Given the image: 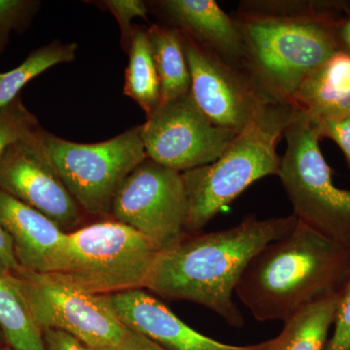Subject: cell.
<instances>
[{
    "label": "cell",
    "mask_w": 350,
    "mask_h": 350,
    "mask_svg": "<svg viewBox=\"0 0 350 350\" xmlns=\"http://www.w3.org/2000/svg\"><path fill=\"white\" fill-rule=\"evenodd\" d=\"M344 0H243L232 16L245 47L243 69L269 103L293 105L305 81L342 51Z\"/></svg>",
    "instance_id": "6da1fadb"
},
{
    "label": "cell",
    "mask_w": 350,
    "mask_h": 350,
    "mask_svg": "<svg viewBox=\"0 0 350 350\" xmlns=\"http://www.w3.org/2000/svg\"><path fill=\"white\" fill-rule=\"evenodd\" d=\"M298 219H258L213 232L187 234L157 258L144 288L174 301L206 306L227 324L241 328L243 313L232 300L237 285L253 257L267 244L293 231Z\"/></svg>",
    "instance_id": "7a4b0ae2"
},
{
    "label": "cell",
    "mask_w": 350,
    "mask_h": 350,
    "mask_svg": "<svg viewBox=\"0 0 350 350\" xmlns=\"http://www.w3.org/2000/svg\"><path fill=\"white\" fill-rule=\"evenodd\" d=\"M350 278V245L299 222L253 257L237 285L239 300L258 321L286 322L338 296Z\"/></svg>",
    "instance_id": "3957f363"
},
{
    "label": "cell",
    "mask_w": 350,
    "mask_h": 350,
    "mask_svg": "<svg viewBox=\"0 0 350 350\" xmlns=\"http://www.w3.org/2000/svg\"><path fill=\"white\" fill-rule=\"evenodd\" d=\"M299 109L268 103L215 162L182 172L187 198V234L200 232L254 182L280 174L278 145Z\"/></svg>",
    "instance_id": "277c9868"
},
{
    "label": "cell",
    "mask_w": 350,
    "mask_h": 350,
    "mask_svg": "<svg viewBox=\"0 0 350 350\" xmlns=\"http://www.w3.org/2000/svg\"><path fill=\"white\" fill-rule=\"evenodd\" d=\"M160 253L155 243L130 226L105 221L68 232L49 275L90 294L142 289Z\"/></svg>",
    "instance_id": "5b68a950"
},
{
    "label": "cell",
    "mask_w": 350,
    "mask_h": 350,
    "mask_svg": "<svg viewBox=\"0 0 350 350\" xmlns=\"http://www.w3.org/2000/svg\"><path fill=\"white\" fill-rule=\"evenodd\" d=\"M280 177L293 215L326 238L350 245V191L336 187L320 150L317 122L299 109L284 133Z\"/></svg>",
    "instance_id": "8992f818"
},
{
    "label": "cell",
    "mask_w": 350,
    "mask_h": 350,
    "mask_svg": "<svg viewBox=\"0 0 350 350\" xmlns=\"http://www.w3.org/2000/svg\"><path fill=\"white\" fill-rule=\"evenodd\" d=\"M55 169L84 213H111L113 199L129 174L147 159L140 126L105 142L78 144L43 130Z\"/></svg>",
    "instance_id": "52a82bcc"
},
{
    "label": "cell",
    "mask_w": 350,
    "mask_h": 350,
    "mask_svg": "<svg viewBox=\"0 0 350 350\" xmlns=\"http://www.w3.org/2000/svg\"><path fill=\"white\" fill-rule=\"evenodd\" d=\"M9 278L41 330L66 332L92 349H118L126 329L111 295L86 293L49 273L23 269Z\"/></svg>",
    "instance_id": "ba28073f"
},
{
    "label": "cell",
    "mask_w": 350,
    "mask_h": 350,
    "mask_svg": "<svg viewBox=\"0 0 350 350\" xmlns=\"http://www.w3.org/2000/svg\"><path fill=\"white\" fill-rule=\"evenodd\" d=\"M187 198L181 172L147 158L129 174L113 199L115 221L130 226L162 251L187 236Z\"/></svg>",
    "instance_id": "9c48e42d"
},
{
    "label": "cell",
    "mask_w": 350,
    "mask_h": 350,
    "mask_svg": "<svg viewBox=\"0 0 350 350\" xmlns=\"http://www.w3.org/2000/svg\"><path fill=\"white\" fill-rule=\"evenodd\" d=\"M140 133L147 158L181 174L215 162L238 135L211 123L190 94L159 105Z\"/></svg>",
    "instance_id": "30bf717a"
},
{
    "label": "cell",
    "mask_w": 350,
    "mask_h": 350,
    "mask_svg": "<svg viewBox=\"0 0 350 350\" xmlns=\"http://www.w3.org/2000/svg\"><path fill=\"white\" fill-rule=\"evenodd\" d=\"M42 133L39 126L7 149L0 160V189L71 232L77 230L84 211L51 162Z\"/></svg>",
    "instance_id": "8fae6325"
},
{
    "label": "cell",
    "mask_w": 350,
    "mask_h": 350,
    "mask_svg": "<svg viewBox=\"0 0 350 350\" xmlns=\"http://www.w3.org/2000/svg\"><path fill=\"white\" fill-rule=\"evenodd\" d=\"M181 34V33H180ZM191 75L190 96L214 125L241 133L267 100L250 76L181 34Z\"/></svg>",
    "instance_id": "7c38bea8"
},
{
    "label": "cell",
    "mask_w": 350,
    "mask_h": 350,
    "mask_svg": "<svg viewBox=\"0 0 350 350\" xmlns=\"http://www.w3.org/2000/svg\"><path fill=\"white\" fill-rule=\"evenodd\" d=\"M111 301L126 329L165 350H271L273 344V338L243 347L223 344L189 327L165 304L142 289L111 295Z\"/></svg>",
    "instance_id": "4fadbf2b"
},
{
    "label": "cell",
    "mask_w": 350,
    "mask_h": 350,
    "mask_svg": "<svg viewBox=\"0 0 350 350\" xmlns=\"http://www.w3.org/2000/svg\"><path fill=\"white\" fill-rule=\"evenodd\" d=\"M156 4L170 27L202 49L244 70L245 47L239 25L214 0H163Z\"/></svg>",
    "instance_id": "5bb4252c"
},
{
    "label": "cell",
    "mask_w": 350,
    "mask_h": 350,
    "mask_svg": "<svg viewBox=\"0 0 350 350\" xmlns=\"http://www.w3.org/2000/svg\"><path fill=\"white\" fill-rule=\"evenodd\" d=\"M0 225L12 239L21 269L33 273H52L66 245L68 232L1 189Z\"/></svg>",
    "instance_id": "9a60e30c"
},
{
    "label": "cell",
    "mask_w": 350,
    "mask_h": 350,
    "mask_svg": "<svg viewBox=\"0 0 350 350\" xmlns=\"http://www.w3.org/2000/svg\"><path fill=\"white\" fill-rule=\"evenodd\" d=\"M294 107L315 122L350 115V54L338 51L301 83Z\"/></svg>",
    "instance_id": "2e32d148"
},
{
    "label": "cell",
    "mask_w": 350,
    "mask_h": 350,
    "mask_svg": "<svg viewBox=\"0 0 350 350\" xmlns=\"http://www.w3.org/2000/svg\"><path fill=\"white\" fill-rule=\"evenodd\" d=\"M161 84V103L190 93L191 75L180 32L170 25H153L146 31Z\"/></svg>",
    "instance_id": "e0dca14e"
},
{
    "label": "cell",
    "mask_w": 350,
    "mask_h": 350,
    "mask_svg": "<svg viewBox=\"0 0 350 350\" xmlns=\"http://www.w3.org/2000/svg\"><path fill=\"white\" fill-rule=\"evenodd\" d=\"M340 294L308 306L284 323L271 350H324Z\"/></svg>",
    "instance_id": "ac0fdd59"
},
{
    "label": "cell",
    "mask_w": 350,
    "mask_h": 350,
    "mask_svg": "<svg viewBox=\"0 0 350 350\" xmlns=\"http://www.w3.org/2000/svg\"><path fill=\"white\" fill-rule=\"evenodd\" d=\"M124 94L137 101L146 117L160 105V79L147 32L142 29H135L131 34Z\"/></svg>",
    "instance_id": "d6986e66"
},
{
    "label": "cell",
    "mask_w": 350,
    "mask_h": 350,
    "mask_svg": "<svg viewBox=\"0 0 350 350\" xmlns=\"http://www.w3.org/2000/svg\"><path fill=\"white\" fill-rule=\"evenodd\" d=\"M0 329L13 350H45L43 331L9 275H0Z\"/></svg>",
    "instance_id": "ffe728a7"
},
{
    "label": "cell",
    "mask_w": 350,
    "mask_h": 350,
    "mask_svg": "<svg viewBox=\"0 0 350 350\" xmlns=\"http://www.w3.org/2000/svg\"><path fill=\"white\" fill-rule=\"evenodd\" d=\"M78 45L54 41L34 50L18 68L0 76V108L6 107L19 96L21 90L36 76L56 64L69 63L75 59Z\"/></svg>",
    "instance_id": "44dd1931"
},
{
    "label": "cell",
    "mask_w": 350,
    "mask_h": 350,
    "mask_svg": "<svg viewBox=\"0 0 350 350\" xmlns=\"http://www.w3.org/2000/svg\"><path fill=\"white\" fill-rule=\"evenodd\" d=\"M38 128V119L25 107L20 96L0 108V160L11 145L29 137Z\"/></svg>",
    "instance_id": "7402d4cb"
},
{
    "label": "cell",
    "mask_w": 350,
    "mask_h": 350,
    "mask_svg": "<svg viewBox=\"0 0 350 350\" xmlns=\"http://www.w3.org/2000/svg\"><path fill=\"white\" fill-rule=\"evenodd\" d=\"M334 327L324 350H350V278L340 293Z\"/></svg>",
    "instance_id": "603a6c76"
},
{
    "label": "cell",
    "mask_w": 350,
    "mask_h": 350,
    "mask_svg": "<svg viewBox=\"0 0 350 350\" xmlns=\"http://www.w3.org/2000/svg\"><path fill=\"white\" fill-rule=\"evenodd\" d=\"M103 3L118 22L122 32V40L125 45H128L129 41L131 42L133 31H131V21L135 18H142L147 21L148 9L146 4L140 0H108Z\"/></svg>",
    "instance_id": "cb8c5ba5"
},
{
    "label": "cell",
    "mask_w": 350,
    "mask_h": 350,
    "mask_svg": "<svg viewBox=\"0 0 350 350\" xmlns=\"http://www.w3.org/2000/svg\"><path fill=\"white\" fill-rule=\"evenodd\" d=\"M36 4L24 0H0V52L6 45L9 32L19 27Z\"/></svg>",
    "instance_id": "d4e9b609"
},
{
    "label": "cell",
    "mask_w": 350,
    "mask_h": 350,
    "mask_svg": "<svg viewBox=\"0 0 350 350\" xmlns=\"http://www.w3.org/2000/svg\"><path fill=\"white\" fill-rule=\"evenodd\" d=\"M320 137L333 140L342 149L350 172V115L336 121L317 123Z\"/></svg>",
    "instance_id": "484cf974"
},
{
    "label": "cell",
    "mask_w": 350,
    "mask_h": 350,
    "mask_svg": "<svg viewBox=\"0 0 350 350\" xmlns=\"http://www.w3.org/2000/svg\"><path fill=\"white\" fill-rule=\"evenodd\" d=\"M45 350H93L66 332L48 329L43 331Z\"/></svg>",
    "instance_id": "4316f807"
},
{
    "label": "cell",
    "mask_w": 350,
    "mask_h": 350,
    "mask_svg": "<svg viewBox=\"0 0 350 350\" xmlns=\"http://www.w3.org/2000/svg\"><path fill=\"white\" fill-rule=\"evenodd\" d=\"M20 269L14 252L12 239L0 225V275H9Z\"/></svg>",
    "instance_id": "83f0119b"
},
{
    "label": "cell",
    "mask_w": 350,
    "mask_h": 350,
    "mask_svg": "<svg viewBox=\"0 0 350 350\" xmlns=\"http://www.w3.org/2000/svg\"><path fill=\"white\" fill-rule=\"evenodd\" d=\"M118 350H165L148 338L126 329Z\"/></svg>",
    "instance_id": "f1b7e54d"
},
{
    "label": "cell",
    "mask_w": 350,
    "mask_h": 350,
    "mask_svg": "<svg viewBox=\"0 0 350 350\" xmlns=\"http://www.w3.org/2000/svg\"><path fill=\"white\" fill-rule=\"evenodd\" d=\"M340 39L342 50L350 54V11L340 27Z\"/></svg>",
    "instance_id": "f546056e"
},
{
    "label": "cell",
    "mask_w": 350,
    "mask_h": 350,
    "mask_svg": "<svg viewBox=\"0 0 350 350\" xmlns=\"http://www.w3.org/2000/svg\"><path fill=\"white\" fill-rule=\"evenodd\" d=\"M7 345L5 338H4L3 333H2L1 329H0V349Z\"/></svg>",
    "instance_id": "4dcf8cb0"
},
{
    "label": "cell",
    "mask_w": 350,
    "mask_h": 350,
    "mask_svg": "<svg viewBox=\"0 0 350 350\" xmlns=\"http://www.w3.org/2000/svg\"><path fill=\"white\" fill-rule=\"evenodd\" d=\"M0 350H13V349H11V347H9V345H5V347H2V349H0Z\"/></svg>",
    "instance_id": "1f68e13d"
},
{
    "label": "cell",
    "mask_w": 350,
    "mask_h": 350,
    "mask_svg": "<svg viewBox=\"0 0 350 350\" xmlns=\"http://www.w3.org/2000/svg\"><path fill=\"white\" fill-rule=\"evenodd\" d=\"M93 350H118L117 349H93Z\"/></svg>",
    "instance_id": "d6a6232c"
},
{
    "label": "cell",
    "mask_w": 350,
    "mask_h": 350,
    "mask_svg": "<svg viewBox=\"0 0 350 350\" xmlns=\"http://www.w3.org/2000/svg\"><path fill=\"white\" fill-rule=\"evenodd\" d=\"M1 75H2V73H1V72H0V76H1Z\"/></svg>",
    "instance_id": "836d02e7"
}]
</instances>
